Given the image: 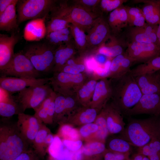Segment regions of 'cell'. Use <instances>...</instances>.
I'll return each instance as SVG.
<instances>
[{
  "mask_svg": "<svg viewBox=\"0 0 160 160\" xmlns=\"http://www.w3.org/2000/svg\"><path fill=\"white\" fill-rule=\"evenodd\" d=\"M128 123L120 138L132 146L139 147L144 145L153 138H160V115L143 119L127 117Z\"/></svg>",
  "mask_w": 160,
  "mask_h": 160,
  "instance_id": "6da1fadb",
  "label": "cell"
},
{
  "mask_svg": "<svg viewBox=\"0 0 160 160\" xmlns=\"http://www.w3.org/2000/svg\"><path fill=\"white\" fill-rule=\"evenodd\" d=\"M112 102L124 114L138 102L142 94L130 72L119 78L112 79Z\"/></svg>",
  "mask_w": 160,
  "mask_h": 160,
  "instance_id": "7a4b0ae2",
  "label": "cell"
},
{
  "mask_svg": "<svg viewBox=\"0 0 160 160\" xmlns=\"http://www.w3.org/2000/svg\"><path fill=\"white\" fill-rule=\"evenodd\" d=\"M29 144L22 135L16 123L5 121L0 126V160H14L28 150Z\"/></svg>",
  "mask_w": 160,
  "mask_h": 160,
  "instance_id": "3957f363",
  "label": "cell"
},
{
  "mask_svg": "<svg viewBox=\"0 0 160 160\" xmlns=\"http://www.w3.org/2000/svg\"><path fill=\"white\" fill-rule=\"evenodd\" d=\"M55 9L70 23L76 25L87 33L98 17L93 13L73 4L71 1H58Z\"/></svg>",
  "mask_w": 160,
  "mask_h": 160,
  "instance_id": "277c9868",
  "label": "cell"
},
{
  "mask_svg": "<svg viewBox=\"0 0 160 160\" xmlns=\"http://www.w3.org/2000/svg\"><path fill=\"white\" fill-rule=\"evenodd\" d=\"M56 48L46 42L38 43L29 45L22 52L37 71L47 73L52 71Z\"/></svg>",
  "mask_w": 160,
  "mask_h": 160,
  "instance_id": "5b68a950",
  "label": "cell"
},
{
  "mask_svg": "<svg viewBox=\"0 0 160 160\" xmlns=\"http://www.w3.org/2000/svg\"><path fill=\"white\" fill-rule=\"evenodd\" d=\"M58 1L20 0L17 4L18 24L28 20L47 17Z\"/></svg>",
  "mask_w": 160,
  "mask_h": 160,
  "instance_id": "8992f818",
  "label": "cell"
},
{
  "mask_svg": "<svg viewBox=\"0 0 160 160\" xmlns=\"http://www.w3.org/2000/svg\"><path fill=\"white\" fill-rule=\"evenodd\" d=\"M90 76L86 72L76 74L61 72L53 73L49 84L56 93L65 96L73 95Z\"/></svg>",
  "mask_w": 160,
  "mask_h": 160,
  "instance_id": "52a82bcc",
  "label": "cell"
},
{
  "mask_svg": "<svg viewBox=\"0 0 160 160\" xmlns=\"http://www.w3.org/2000/svg\"><path fill=\"white\" fill-rule=\"evenodd\" d=\"M0 71L1 77L38 78L40 75V72L22 51L15 53L9 64Z\"/></svg>",
  "mask_w": 160,
  "mask_h": 160,
  "instance_id": "ba28073f",
  "label": "cell"
},
{
  "mask_svg": "<svg viewBox=\"0 0 160 160\" xmlns=\"http://www.w3.org/2000/svg\"><path fill=\"white\" fill-rule=\"evenodd\" d=\"M49 84L30 87L18 92L15 98L23 112L27 109L34 110L41 105L53 91Z\"/></svg>",
  "mask_w": 160,
  "mask_h": 160,
  "instance_id": "9c48e42d",
  "label": "cell"
},
{
  "mask_svg": "<svg viewBox=\"0 0 160 160\" xmlns=\"http://www.w3.org/2000/svg\"><path fill=\"white\" fill-rule=\"evenodd\" d=\"M111 35L106 18L102 17L97 18L87 33V57L96 54L98 49L109 39Z\"/></svg>",
  "mask_w": 160,
  "mask_h": 160,
  "instance_id": "30bf717a",
  "label": "cell"
},
{
  "mask_svg": "<svg viewBox=\"0 0 160 160\" xmlns=\"http://www.w3.org/2000/svg\"><path fill=\"white\" fill-rule=\"evenodd\" d=\"M146 114L160 115V94H143L137 103L123 114L127 117Z\"/></svg>",
  "mask_w": 160,
  "mask_h": 160,
  "instance_id": "8fae6325",
  "label": "cell"
},
{
  "mask_svg": "<svg viewBox=\"0 0 160 160\" xmlns=\"http://www.w3.org/2000/svg\"><path fill=\"white\" fill-rule=\"evenodd\" d=\"M127 47L126 52L134 62L144 63L160 55V48L153 43L130 42Z\"/></svg>",
  "mask_w": 160,
  "mask_h": 160,
  "instance_id": "7c38bea8",
  "label": "cell"
},
{
  "mask_svg": "<svg viewBox=\"0 0 160 160\" xmlns=\"http://www.w3.org/2000/svg\"><path fill=\"white\" fill-rule=\"evenodd\" d=\"M50 78H27L12 76L1 77L0 87L10 93L19 92L31 86L49 83Z\"/></svg>",
  "mask_w": 160,
  "mask_h": 160,
  "instance_id": "4fadbf2b",
  "label": "cell"
},
{
  "mask_svg": "<svg viewBox=\"0 0 160 160\" xmlns=\"http://www.w3.org/2000/svg\"><path fill=\"white\" fill-rule=\"evenodd\" d=\"M112 94L111 79L101 77L97 82L90 106L100 112L111 100Z\"/></svg>",
  "mask_w": 160,
  "mask_h": 160,
  "instance_id": "5bb4252c",
  "label": "cell"
},
{
  "mask_svg": "<svg viewBox=\"0 0 160 160\" xmlns=\"http://www.w3.org/2000/svg\"><path fill=\"white\" fill-rule=\"evenodd\" d=\"M42 123L34 115L24 113L18 115L16 122L21 134L29 144H32Z\"/></svg>",
  "mask_w": 160,
  "mask_h": 160,
  "instance_id": "9a60e30c",
  "label": "cell"
},
{
  "mask_svg": "<svg viewBox=\"0 0 160 160\" xmlns=\"http://www.w3.org/2000/svg\"><path fill=\"white\" fill-rule=\"evenodd\" d=\"M158 25L147 23L142 26L131 27L128 34L130 42L153 43L158 45Z\"/></svg>",
  "mask_w": 160,
  "mask_h": 160,
  "instance_id": "2e32d148",
  "label": "cell"
},
{
  "mask_svg": "<svg viewBox=\"0 0 160 160\" xmlns=\"http://www.w3.org/2000/svg\"><path fill=\"white\" fill-rule=\"evenodd\" d=\"M19 36L13 33L11 36L0 34V71L10 63L15 54L14 48L19 40Z\"/></svg>",
  "mask_w": 160,
  "mask_h": 160,
  "instance_id": "e0dca14e",
  "label": "cell"
},
{
  "mask_svg": "<svg viewBox=\"0 0 160 160\" xmlns=\"http://www.w3.org/2000/svg\"><path fill=\"white\" fill-rule=\"evenodd\" d=\"M103 108L109 134L122 132L124 129L125 123L120 111L112 102H108Z\"/></svg>",
  "mask_w": 160,
  "mask_h": 160,
  "instance_id": "ac0fdd59",
  "label": "cell"
},
{
  "mask_svg": "<svg viewBox=\"0 0 160 160\" xmlns=\"http://www.w3.org/2000/svg\"><path fill=\"white\" fill-rule=\"evenodd\" d=\"M134 61L125 52L113 58L108 72L104 76L112 79L120 77L130 72Z\"/></svg>",
  "mask_w": 160,
  "mask_h": 160,
  "instance_id": "d6986e66",
  "label": "cell"
},
{
  "mask_svg": "<svg viewBox=\"0 0 160 160\" xmlns=\"http://www.w3.org/2000/svg\"><path fill=\"white\" fill-rule=\"evenodd\" d=\"M135 78L142 94H160V71Z\"/></svg>",
  "mask_w": 160,
  "mask_h": 160,
  "instance_id": "ffe728a7",
  "label": "cell"
},
{
  "mask_svg": "<svg viewBox=\"0 0 160 160\" xmlns=\"http://www.w3.org/2000/svg\"><path fill=\"white\" fill-rule=\"evenodd\" d=\"M106 19L112 34L119 36L122 29L128 25L126 7L122 5L111 12Z\"/></svg>",
  "mask_w": 160,
  "mask_h": 160,
  "instance_id": "44dd1931",
  "label": "cell"
},
{
  "mask_svg": "<svg viewBox=\"0 0 160 160\" xmlns=\"http://www.w3.org/2000/svg\"><path fill=\"white\" fill-rule=\"evenodd\" d=\"M77 54L73 41L56 48L54 53V62L52 71L59 72L70 58Z\"/></svg>",
  "mask_w": 160,
  "mask_h": 160,
  "instance_id": "7402d4cb",
  "label": "cell"
},
{
  "mask_svg": "<svg viewBox=\"0 0 160 160\" xmlns=\"http://www.w3.org/2000/svg\"><path fill=\"white\" fill-rule=\"evenodd\" d=\"M47 17L32 20L27 23L24 31L25 39L38 41L46 37L47 31L45 21Z\"/></svg>",
  "mask_w": 160,
  "mask_h": 160,
  "instance_id": "603a6c76",
  "label": "cell"
},
{
  "mask_svg": "<svg viewBox=\"0 0 160 160\" xmlns=\"http://www.w3.org/2000/svg\"><path fill=\"white\" fill-rule=\"evenodd\" d=\"M100 77L91 75L76 92V97L82 106H90L97 82Z\"/></svg>",
  "mask_w": 160,
  "mask_h": 160,
  "instance_id": "cb8c5ba5",
  "label": "cell"
},
{
  "mask_svg": "<svg viewBox=\"0 0 160 160\" xmlns=\"http://www.w3.org/2000/svg\"><path fill=\"white\" fill-rule=\"evenodd\" d=\"M125 44L118 36L111 35L109 39L98 49L96 54L113 58L124 52Z\"/></svg>",
  "mask_w": 160,
  "mask_h": 160,
  "instance_id": "d4e9b609",
  "label": "cell"
},
{
  "mask_svg": "<svg viewBox=\"0 0 160 160\" xmlns=\"http://www.w3.org/2000/svg\"><path fill=\"white\" fill-rule=\"evenodd\" d=\"M98 112L97 109L90 106H82L68 115L67 119L72 122L85 125L94 121Z\"/></svg>",
  "mask_w": 160,
  "mask_h": 160,
  "instance_id": "484cf974",
  "label": "cell"
},
{
  "mask_svg": "<svg viewBox=\"0 0 160 160\" xmlns=\"http://www.w3.org/2000/svg\"><path fill=\"white\" fill-rule=\"evenodd\" d=\"M18 1L10 5L0 15V31L10 32L18 29L19 24L16 7Z\"/></svg>",
  "mask_w": 160,
  "mask_h": 160,
  "instance_id": "4316f807",
  "label": "cell"
},
{
  "mask_svg": "<svg viewBox=\"0 0 160 160\" xmlns=\"http://www.w3.org/2000/svg\"><path fill=\"white\" fill-rule=\"evenodd\" d=\"M81 149L82 160H102L107 150L104 143L97 141L89 142Z\"/></svg>",
  "mask_w": 160,
  "mask_h": 160,
  "instance_id": "83f0119b",
  "label": "cell"
},
{
  "mask_svg": "<svg viewBox=\"0 0 160 160\" xmlns=\"http://www.w3.org/2000/svg\"><path fill=\"white\" fill-rule=\"evenodd\" d=\"M141 9L147 23L158 25L160 23V1L146 0Z\"/></svg>",
  "mask_w": 160,
  "mask_h": 160,
  "instance_id": "f1b7e54d",
  "label": "cell"
},
{
  "mask_svg": "<svg viewBox=\"0 0 160 160\" xmlns=\"http://www.w3.org/2000/svg\"><path fill=\"white\" fill-rule=\"evenodd\" d=\"M69 27L77 54L85 59L87 57V34L83 29L73 24L70 23Z\"/></svg>",
  "mask_w": 160,
  "mask_h": 160,
  "instance_id": "f546056e",
  "label": "cell"
},
{
  "mask_svg": "<svg viewBox=\"0 0 160 160\" xmlns=\"http://www.w3.org/2000/svg\"><path fill=\"white\" fill-rule=\"evenodd\" d=\"M45 37L47 43L56 47L73 41L69 26L61 30L50 33Z\"/></svg>",
  "mask_w": 160,
  "mask_h": 160,
  "instance_id": "4dcf8cb0",
  "label": "cell"
},
{
  "mask_svg": "<svg viewBox=\"0 0 160 160\" xmlns=\"http://www.w3.org/2000/svg\"><path fill=\"white\" fill-rule=\"evenodd\" d=\"M160 71V55L141 64L133 69L130 73L135 77L138 76Z\"/></svg>",
  "mask_w": 160,
  "mask_h": 160,
  "instance_id": "1f68e13d",
  "label": "cell"
},
{
  "mask_svg": "<svg viewBox=\"0 0 160 160\" xmlns=\"http://www.w3.org/2000/svg\"><path fill=\"white\" fill-rule=\"evenodd\" d=\"M137 153L150 160H160V138H153L148 144L138 147Z\"/></svg>",
  "mask_w": 160,
  "mask_h": 160,
  "instance_id": "d6a6232c",
  "label": "cell"
},
{
  "mask_svg": "<svg viewBox=\"0 0 160 160\" xmlns=\"http://www.w3.org/2000/svg\"><path fill=\"white\" fill-rule=\"evenodd\" d=\"M50 13L49 20L46 25L47 35L51 32L61 30L69 26L70 23L59 13L53 9Z\"/></svg>",
  "mask_w": 160,
  "mask_h": 160,
  "instance_id": "836d02e7",
  "label": "cell"
},
{
  "mask_svg": "<svg viewBox=\"0 0 160 160\" xmlns=\"http://www.w3.org/2000/svg\"><path fill=\"white\" fill-rule=\"evenodd\" d=\"M50 132L49 129L42 123L32 144L33 150L40 159L44 158L47 152L44 147V141Z\"/></svg>",
  "mask_w": 160,
  "mask_h": 160,
  "instance_id": "e575fe53",
  "label": "cell"
},
{
  "mask_svg": "<svg viewBox=\"0 0 160 160\" xmlns=\"http://www.w3.org/2000/svg\"><path fill=\"white\" fill-rule=\"evenodd\" d=\"M126 0H100L94 11L93 13L98 17H105L113 10L123 5Z\"/></svg>",
  "mask_w": 160,
  "mask_h": 160,
  "instance_id": "d590c367",
  "label": "cell"
},
{
  "mask_svg": "<svg viewBox=\"0 0 160 160\" xmlns=\"http://www.w3.org/2000/svg\"><path fill=\"white\" fill-rule=\"evenodd\" d=\"M76 55L68 60L65 65L58 72L72 74H78L85 72L86 66L84 58Z\"/></svg>",
  "mask_w": 160,
  "mask_h": 160,
  "instance_id": "8d00e7d4",
  "label": "cell"
},
{
  "mask_svg": "<svg viewBox=\"0 0 160 160\" xmlns=\"http://www.w3.org/2000/svg\"><path fill=\"white\" fill-rule=\"evenodd\" d=\"M94 121L98 127V129L92 137H94L96 139V141L104 143L109 133L104 108L98 114Z\"/></svg>",
  "mask_w": 160,
  "mask_h": 160,
  "instance_id": "74e56055",
  "label": "cell"
},
{
  "mask_svg": "<svg viewBox=\"0 0 160 160\" xmlns=\"http://www.w3.org/2000/svg\"><path fill=\"white\" fill-rule=\"evenodd\" d=\"M23 113L21 108L14 97L5 102H0V115L3 117L9 118Z\"/></svg>",
  "mask_w": 160,
  "mask_h": 160,
  "instance_id": "f35d334b",
  "label": "cell"
},
{
  "mask_svg": "<svg viewBox=\"0 0 160 160\" xmlns=\"http://www.w3.org/2000/svg\"><path fill=\"white\" fill-rule=\"evenodd\" d=\"M126 7L128 25L130 27L142 26L146 23L141 9L137 7Z\"/></svg>",
  "mask_w": 160,
  "mask_h": 160,
  "instance_id": "ab89813d",
  "label": "cell"
},
{
  "mask_svg": "<svg viewBox=\"0 0 160 160\" xmlns=\"http://www.w3.org/2000/svg\"><path fill=\"white\" fill-rule=\"evenodd\" d=\"M132 146L127 141L120 137L111 140L108 144V151L124 154H130Z\"/></svg>",
  "mask_w": 160,
  "mask_h": 160,
  "instance_id": "60d3db41",
  "label": "cell"
},
{
  "mask_svg": "<svg viewBox=\"0 0 160 160\" xmlns=\"http://www.w3.org/2000/svg\"><path fill=\"white\" fill-rule=\"evenodd\" d=\"M65 96L56 93L55 100V113L53 121L63 120L65 117Z\"/></svg>",
  "mask_w": 160,
  "mask_h": 160,
  "instance_id": "b9f144b4",
  "label": "cell"
},
{
  "mask_svg": "<svg viewBox=\"0 0 160 160\" xmlns=\"http://www.w3.org/2000/svg\"><path fill=\"white\" fill-rule=\"evenodd\" d=\"M59 134L64 140L71 141L79 140L81 136L78 130L68 124L62 126L60 129Z\"/></svg>",
  "mask_w": 160,
  "mask_h": 160,
  "instance_id": "7bdbcfd3",
  "label": "cell"
},
{
  "mask_svg": "<svg viewBox=\"0 0 160 160\" xmlns=\"http://www.w3.org/2000/svg\"><path fill=\"white\" fill-rule=\"evenodd\" d=\"M48 151L50 156L57 160L63 156L64 149L63 143L58 136H55L54 140L49 147Z\"/></svg>",
  "mask_w": 160,
  "mask_h": 160,
  "instance_id": "ee69618b",
  "label": "cell"
},
{
  "mask_svg": "<svg viewBox=\"0 0 160 160\" xmlns=\"http://www.w3.org/2000/svg\"><path fill=\"white\" fill-rule=\"evenodd\" d=\"M100 1V0H73L71 1L73 4L79 6L93 13L94 10Z\"/></svg>",
  "mask_w": 160,
  "mask_h": 160,
  "instance_id": "f6af8a7d",
  "label": "cell"
},
{
  "mask_svg": "<svg viewBox=\"0 0 160 160\" xmlns=\"http://www.w3.org/2000/svg\"><path fill=\"white\" fill-rule=\"evenodd\" d=\"M65 97V114L68 116L78 108L76 107V105L77 103L79 104L76 99L75 94Z\"/></svg>",
  "mask_w": 160,
  "mask_h": 160,
  "instance_id": "bcb514c9",
  "label": "cell"
},
{
  "mask_svg": "<svg viewBox=\"0 0 160 160\" xmlns=\"http://www.w3.org/2000/svg\"><path fill=\"white\" fill-rule=\"evenodd\" d=\"M97 125L95 123H89L84 125L80 129L79 132L81 136L84 137H92L97 131Z\"/></svg>",
  "mask_w": 160,
  "mask_h": 160,
  "instance_id": "7dc6e473",
  "label": "cell"
},
{
  "mask_svg": "<svg viewBox=\"0 0 160 160\" xmlns=\"http://www.w3.org/2000/svg\"><path fill=\"white\" fill-rule=\"evenodd\" d=\"M34 115L42 123L51 124L48 116L47 109L40 106L34 110Z\"/></svg>",
  "mask_w": 160,
  "mask_h": 160,
  "instance_id": "c3c4849f",
  "label": "cell"
},
{
  "mask_svg": "<svg viewBox=\"0 0 160 160\" xmlns=\"http://www.w3.org/2000/svg\"><path fill=\"white\" fill-rule=\"evenodd\" d=\"M130 154H124L114 153L108 151L107 149L105 153L104 160H128Z\"/></svg>",
  "mask_w": 160,
  "mask_h": 160,
  "instance_id": "681fc988",
  "label": "cell"
},
{
  "mask_svg": "<svg viewBox=\"0 0 160 160\" xmlns=\"http://www.w3.org/2000/svg\"><path fill=\"white\" fill-rule=\"evenodd\" d=\"M62 142L66 149L72 152L79 150L81 148L83 145L82 141L80 140L71 141L64 140Z\"/></svg>",
  "mask_w": 160,
  "mask_h": 160,
  "instance_id": "f907efd6",
  "label": "cell"
},
{
  "mask_svg": "<svg viewBox=\"0 0 160 160\" xmlns=\"http://www.w3.org/2000/svg\"><path fill=\"white\" fill-rule=\"evenodd\" d=\"M39 159L33 150L29 149L21 153L14 160H39Z\"/></svg>",
  "mask_w": 160,
  "mask_h": 160,
  "instance_id": "816d5d0a",
  "label": "cell"
},
{
  "mask_svg": "<svg viewBox=\"0 0 160 160\" xmlns=\"http://www.w3.org/2000/svg\"><path fill=\"white\" fill-rule=\"evenodd\" d=\"M13 97L11 93L0 87V102L7 101Z\"/></svg>",
  "mask_w": 160,
  "mask_h": 160,
  "instance_id": "f5cc1de1",
  "label": "cell"
},
{
  "mask_svg": "<svg viewBox=\"0 0 160 160\" xmlns=\"http://www.w3.org/2000/svg\"><path fill=\"white\" fill-rule=\"evenodd\" d=\"M18 1V0H0V15L11 4Z\"/></svg>",
  "mask_w": 160,
  "mask_h": 160,
  "instance_id": "db71d44e",
  "label": "cell"
},
{
  "mask_svg": "<svg viewBox=\"0 0 160 160\" xmlns=\"http://www.w3.org/2000/svg\"><path fill=\"white\" fill-rule=\"evenodd\" d=\"M55 136L51 133H49L46 137L44 143V147L45 150L47 152L49 147L53 142Z\"/></svg>",
  "mask_w": 160,
  "mask_h": 160,
  "instance_id": "11a10c76",
  "label": "cell"
},
{
  "mask_svg": "<svg viewBox=\"0 0 160 160\" xmlns=\"http://www.w3.org/2000/svg\"><path fill=\"white\" fill-rule=\"evenodd\" d=\"M145 156L138 153L135 154L131 158H129L128 160H143Z\"/></svg>",
  "mask_w": 160,
  "mask_h": 160,
  "instance_id": "9f6ffc18",
  "label": "cell"
},
{
  "mask_svg": "<svg viewBox=\"0 0 160 160\" xmlns=\"http://www.w3.org/2000/svg\"><path fill=\"white\" fill-rule=\"evenodd\" d=\"M157 36L158 39V45L160 48V23L158 25Z\"/></svg>",
  "mask_w": 160,
  "mask_h": 160,
  "instance_id": "6f0895ef",
  "label": "cell"
},
{
  "mask_svg": "<svg viewBox=\"0 0 160 160\" xmlns=\"http://www.w3.org/2000/svg\"><path fill=\"white\" fill-rule=\"evenodd\" d=\"M57 160H73L71 158V154L65 155L63 158Z\"/></svg>",
  "mask_w": 160,
  "mask_h": 160,
  "instance_id": "680465c9",
  "label": "cell"
},
{
  "mask_svg": "<svg viewBox=\"0 0 160 160\" xmlns=\"http://www.w3.org/2000/svg\"><path fill=\"white\" fill-rule=\"evenodd\" d=\"M143 160H150L146 156H144Z\"/></svg>",
  "mask_w": 160,
  "mask_h": 160,
  "instance_id": "91938a15",
  "label": "cell"
}]
</instances>
